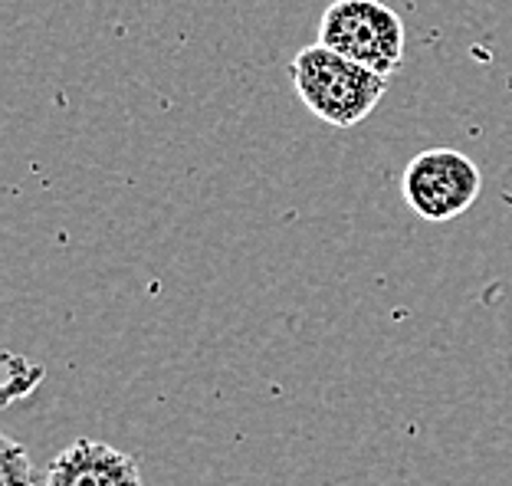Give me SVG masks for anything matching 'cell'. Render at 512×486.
<instances>
[{"label": "cell", "instance_id": "obj_6", "mask_svg": "<svg viewBox=\"0 0 512 486\" xmlns=\"http://www.w3.org/2000/svg\"><path fill=\"white\" fill-rule=\"evenodd\" d=\"M4 404L17 401V398H27L33 388L43 381V368L40 365H27L23 358H17L14 352H4Z\"/></svg>", "mask_w": 512, "mask_h": 486}, {"label": "cell", "instance_id": "obj_4", "mask_svg": "<svg viewBox=\"0 0 512 486\" xmlns=\"http://www.w3.org/2000/svg\"><path fill=\"white\" fill-rule=\"evenodd\" d=\"M46 486H142V473L119 447L73 441L46 470Z\"/></svg>", "mask_w": 512, "mask_h": 486}, {"label": "cell", "instance_id": "obj_2", "mask_svg": "<svg viewBox=\"0 0 512 486\" xmlns=\"http://www.w3.org/2000/svg\"><path fill=\"white\" fill-rule=\"evenodd\" d=\"M319 43L388 79L404 63V23L381 0H332L319 20Z\"/></svg>", "mask_w": 512, "mask_h": 486}, {"label": "cell", "instance_id": "obj_3", "mask_svg": "<svg viewBox=\"0 0 512 486\" xmlns=\"http://www.w3.org/2000/svg\"><path fill=\"white\" fill-rule=\"evenodd\" d=\"M401 188L421 221L447 224L480 198L483 175L476 161L457 148H427L407 161Z\"/></svg>", "mask_w": 512, "mask_h": 486}, {"label": "cell", "instance_id": "obj_1", "mask_svg": "<svg viewBox=\"0 0 512 486\" xmlns=\"http://www.w3.org/2000/svg\"><path fill=\"white\" fill-rule=\"evenodd\" d=\"M289 79L306 109L335 129H352L365 122L388 92V76L348 60L319 40L296 53V60L289 63Z\"/></svg>", "mask_w": 512, "mask_h": 486}, {"label": "cell", "instance_id": "obj_5", "mask_svg": "<svg viewBox=\"0 0 512 486\" xmlns=\"http://www.w3.org/2000/svg\"><path fill=\"white\" fill-rule=\"evenodd\" d=\"M33 464L27 457V447L0 437V486H33Z\"/></svg>", "mask_w": 512, "mask_h": 486}]
</instances>
